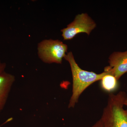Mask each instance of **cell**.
<instances>
[{
    "label": "cell",
    "mask_w": 127,
    "mask_h": 127,
    "mask_svg": "<svg viewBox=\"0 0 127 127\" xmlns=\"http://www.w3.org/2000/svg\"><path fill=\"white\" fill-rule=\"evenodd\" d=\"M69 63L72 73L73 79L72 94L68 104V108H73L77 103L81 94L90 85L101 80L104 76L112 75L109 66L105 67L102 73L97 74L81 69L76 63L72 52L66 54L64 58Z\"/></svg>",
    "instance_id": "1"
},
{
    "label": "cell",
    "mask_w": 127,
    "mask_h": 127,
    "mask_svg": "<svg viewBox=\"0 0 127 127\" xmlns=\"http://www.w3.org/2000/svg\"><path fill=\"white\" fill-rule=\"evenodd\" d=\"M127 97L123 91L109 94L100 119L103 127H127V111L124 108Z\"/></svg>",
    "instance_id": "2"
},
{
    "label": "cell",
    "mask_w": 127,
    "mask_h": 127,
    "mask_svg": "<svg viewBox=\"0 0 127 127\" xmlns=\"http://www.w3.org/2000/svg\"><path fill=\"white\" fill-rule=\"evenodd\" d=\"M68 47L59 40H45L38 44L39 58L46 63L61 64L66 55Z\"/></svg>",
    "instance_id": "3"
},
{
    "label": "cell",
    "mask_w": 127,
    "mask_h": 127,
    "mask_svg": "<svg viewBox=\"0 0 127 127\" xmlns=\"http://www.w3.org/2000/svg\"><path fill=\"white\" fill-rule=\"evenodd\" d=\"M96 27L95 22L86 13L78 14L67 27L61 30L62 36L64 40H71L79 33L89 35Z\"/></svg>",
    "instance_id": "4"
},
{
    "label": "cell",
    "mask_w": 127,
    "mask_h": 127,
    "mask_svg": "<svg viewBox=\"0 0 127 127\" xmlns=\"http://www.w3.org/2000/svg\"><path fill=\"white\" fill-rule=\"evenodd\" d=\"M108 62L113 75L119 80L127 72V50L113 53L109 57Z\"/></svg>",
    "instance_id": "5"
},
{
    "label": "cell",
    "mask_w": 127,
    "mask_h": 127,
    "mask_svg": "<svg viewBox=\"0 0 127 127\" xmlns=\"http://www.w3.org/2000/svg\"><path fill=\"white\" fill-rule=\"evenodd\" d=\"M15 81V76L10 73L5 71L0 73V113L5 106Z\"/></svg>",
    "instance_id": "6"
},
{
    "label": "cell",
    "mask_w": 127,
    "mask_h": 127,
    "mask_svg": "<svg viewBox=\"0 0 127 127\" xmlns=\"http://www.w3.org/2000/svg\"><path fill=\"white\" fill-rule=\"evenodd\" d=\"M101 81L102 88L108 92H113L118 88V80L112 74L105 75Z\"/></svg>",
    "instance_id": "7"
},
{
    "label": "cell",
    "mask_w": 127,
    "mask_h": 127,
    "mask_svg": "<svg viewBox=\"0 0 127 127\" xmlns=\"http://www.w3.org/2000/svg\"><path fill=\"white\" fill-rule=\"evenodd\" d=\"M6 67V63H5L2 62L0 60V73L5 71Z\"/></svg>",
    "instance_id": "8"
},
{
    "label": "cell",
    "mask_w": 127,
    "mask_h": 127,
    "mask_svg": "<svg viewBox=\"0 0 127 127\" xmlns=\"http://www.w3.org/2000/svg\"><path fill=\"white\" fill-rule=\"evenodd\" d=\"M92 127H103L101 120H99L95 123Z\"/></svg>",
    "instance_id": "9"
},
{
    "label": "cell",
    "mask_w": 127,
    "mask_h": 127,
    "mask_svg": "<svg viewBox=\"0 0 127 127\" xmlns=\"http://www.w3.org/2000/svg\"><path fill=\"white\" fill-rule=\"evenodd\" d=\"M124 106H126V107H127L126 110L127 111V97L125 100V102H124Z\"/></svg>",
    "instance_id": "10"
}]
</instances>
